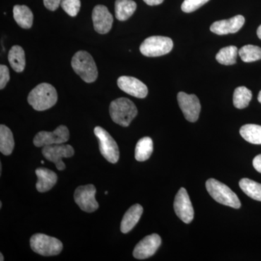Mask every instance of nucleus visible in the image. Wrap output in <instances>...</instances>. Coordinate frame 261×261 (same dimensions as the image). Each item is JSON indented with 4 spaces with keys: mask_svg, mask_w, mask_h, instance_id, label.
<instances>
[{
    "mask_svg": "<svg viewBox=\"0 0 261 261\" xmlns=\"http://www.w3.org/2000/svg\"><path fill=\"white\" fill-rule=\"evenodd\" d=\"M58 101V93L51 84L42 83L31 91L28 102L34 110L44 111L53 108Z\"/></svg>",
    "mask_w": 261,
    "mask_h": 261,
    "instance_id": "nucleus-1",
    "label": "nucleus"
},
{
    "mask_svg": "<svg viewBox=\"0 0 261 261\" xmlns=\"http://www.w3.org/2000/svg\"><path fill=\"white\" fill-rule=\"evenodd\" d=\"M109 111L113 122L123 127L129 126L138 114L135 103L125 97L118 98L111 102Z\"/></svg>",
    "mask_w": 261,
    "mask_h": 261,
    "instance_id": "nucleus-2",
    "label": "nucleus"
},
{
    "mask_svg": "<svg viewBox=\"0 0 261 261\" xmlns=\"http://www.w3.org/2000/svg\"><path fill=\"white\" fill-rule=\"evenodd\" d=\"M71 66L75 73L87 83H93L97 80V65L92 56L87 51H77L72 58Z\"/></svg>",
    "mask_w": 261,
    "mask_h": 261,
    "instance_id": "nucleus-3",
    "label": "nucleus"
},
{
    "mask_svg": "<svg viewBox=\"0 0 261 261\" xmlns=\"http://www.w3.org/2000/svg\"><path fill=\"white\" fill-rule=\"evenodd\" d=\"M205 185L207 192L216 202L233 208L238 209L241 207L238 195L224 184L214 178H210L206 181Z\"/></svg>",
    "mask_w": 261,
    "mask_h": 261,
    "instance_id": "nucleus-4",
    "label": "nucleus"
},
{
    "mask_svg": "<svg viewBox=\"0 0 261 261\" xmlns=\"http://www.w3.org/2000/svg\"><path fill=\"white\" fill-rule=\"evenodd\" d=\"M33 251L43 256L59 255L63 248V243L58 239L44 233H35L30 240Z\"/></svg>",
    "mask_w": 261,
    "mask_h": 261,
    "instance_id": "nucleus-5",
    "label": "nucleus"
},
{
    "mask_svg": "<svg viewBox=\"0 0 261 261\" xmlns=\"http://www.w3.org/2000/svg\"><path fill=\"white\" fill-rule=\"evenodd\" d=\"M173 42L169 37L152 36L147 38L140 45V51L147 57H159L172 50Z\"/></svg>",
    "mask_w": 261,
    "mask_h": 261,
    "instance_id": "nucleus-6",
    "label": "nucleus"
},
{
    "mask_svg": "<svg viewBox=\"0 0 261 261\" xmlns=\"http://www.w3.org/2000/svg\"><path fill=\"white\" fill-rule=\"evenodd\" d=\"M94 135L99 142V150L108 162L116 163L120 158L119 148L111 135L100 126L94 128Z\"/></svg>",
    "mask_w": 261,
    "mask_h": 261,
    "instance_id": "nucleus-7",
    "label": "nucleus"
},
{
    "mask_svg": "<svg viewBox=\"0 0 261 261\" xmlns=\"http://www.w3.org/2000/svg\"><path fill=\"white\" fill-rule=\"evenodd\" d=\"M69 130L67 126L61 125L53 132H39L33 140L34 145L37 147L45 146L60 145L68 142L69 140Z\"/></svg>",
    "mask_w": 261,
    "mask_h": 261,
    "instance_id": "nucleus-8",
    "label": "nucleus"
},
{
    "mask_svg": "<svg viewBox=\"0 0 261 261\" xmlns=\"http://www.w3.org/2000/svg\"><path fill=\"white\" fill-rule=\"evenodd\" d=\"M74 149L69 145H53L43 147L42 154L46 159L56 164L57 169L63 171L66 166L63 159L74 155Z\"/></svg>",
    "mask_w": 261,
    "mask_h": 261,
    "instance_id": "nucleus-9",
    "label": "nucleus"
},
{
    "mask_svg": "<svg viewBox=\"0 0 261 261\" xmlns=\"http://www.w3.org/2000/svg\"><path fill=\"white\" fill-rule=\"evenodd\" d=\"M96 187L93 185L77 187L74 192L75 203L84 212L93 213L99 208V204L95 199Z\"/></svg>",
    "mask_w": 261,
    "mask_h": 261,
    "instance_id": "nucleus-10",
    "label": "nucleus"
},
{
    "mask_svg": "<svg viewBox=\"0 0 261 261\" xmlns=\"http://www.w3.org/2000/svg\"><path fill=\"white\" fill-rule=\"evenodd\" d=\"M177 99L179 107L187 121L192 123L197 121L201 111L200 100L197 96L181 92L178 94Z\"/></svg>",
    "mask_w": 261,
    "mask_h": 261,
    "instance_id": "nucleus-11",
    "label": "nucleus"
},
{
    "mask_svg": "<svg viewBox=\"0 0 261 261\" xmlns=\"http://www.w3.org/2000/svg\"><path fill=\"white\" fill-rule=\"evenodd\" d=\"M176 216L185 224H190L194 219V209L188 193L185 188H181L173 202Z\"/></svg>",
    "mask_w": 261,
    "mask_h": 261,
    "instance_id": "nucleus-12",
    "label": "nucleus"
},
{
    "mask_svg": "<svg viewBox=\"0 0 261 261\" xmlns=\"http://www.w3.org/2000/svg\"><path fill=\"white\" fill-rule=\"evenodd\" d=\"M161 245V238L159 234L152 233L148 235L136 245L133 252L134 257L139 260L149 258L159 250Z\"/></svg>",
    "mask_w": 261,
    "mask_h": 261,
    "instance_id": "nucleus-13",
    "label": "nucleus"
},
{
    "mask_svg": "<svg viewBox=\"0 0 261 261\" xmlns=\"http://www.w3.org/2000/svg\"><path fill=\"white\" fill-rule=\"evenodd\" d=\"M117 84L122 91L133 97L143 99L148 94L147 86L135 77L123 75L118 78Z\"/></svg>",
    "mask_w": 261,
    "mask_h": 261,
    "instance_id": "nucleus-14",
    "label": "nucleus"
},
{
    "mask_svg": "<svg viewBox=\"0 0 261 261\" xmlns=\"http://www.w3.org/2000/svg\"><path fill=\"white\" fill-rule=\"evenodd\" d=\"M92 20L94 30L99 34H107L112 28L113 15L105 5H98L94 7L92 11Z\"/></svg>",
    "mask_w": 261,
    "mask_h": 261,
    "instance_id": "nucleus-15",
    "label": "nucleus"
},
{
    "mask_svg": "<svg viewBox=\"0 0 261 261\" xmlns=\"http://www.w3.org/2000/svg\"><path fill=\"white\" fill-rule=\"evenodd\" d=\"M245 18L241 15H236L227 20L214 22L211 25V31L217 35L234 34L242 29L245 23Z\"/></svg>",
    "mask_w": 261,
    "mask_h": 261,
    "instance_id": "nucleus-16",
    "label": "nucleus"
},
{
    "mask_svg": "<svg viewBox=\"0 0 261 261\" xmlns=\"http://www.w3.org/2000/svg\"><path fill=\"white\" fill-rule=\"evenodd\" d=\"M35 172L38 178L36 185L38 192L49 191L56 185L58 176L54 171L45 168H39L36 170Z\"/></svg>",
    "mask_w": 261,
    "mask_h": 261,
    "instance_id": "nucleus-17",
    "label": "nucleus"
},
{
    "mask_svg": "<svg viewBox=\"0 0 261 261\" xmlns=\"http://www.w3.org/2000/svg\"><path fill=\"white\" fill-rule=\"evenodd\" d=\"M143 214V207L140 204H135L126 211L121 221V231L122 233H126L133 229L140 221L141 216Z\"/></svg>",
    "mask_w": 261,
    "mask_h": 261,
    "instance_id": "nucleus-18",
    "label": "nucleus"
},
{
    "mask_svg": "<svg viewBox=\"0 0 261 261\" xmlns=\"http://www.w3.org/2000/svg\"><path fill=\"white\" fill-rule=\"evenodd\" d=\"M13 17L19 27L25 29L32 27L34 15L32 10L25 5H15L13 8Z\"/></svg>",
    "mask_w": 261,
    "mask_h": 261,
    "instance_id": "nucleus-19",
    "label": "nucleus"
},
{
    "mask_svg": "<svg viewBox=\"0 0 261 261\" xmlns=\"http://www.w3.org/2000/svg\"><path fill=\"white\" fill-rule=\"evenodd\" d=\"M137 7L133 0H116L115 3L116 18L121 21L128 20L135 13Z\"/></svg>",
    "mask_w": 261,
    "mask_h": 261,
    "instance_id": "nucleus-20",
    "label": "nucleus"
},
{
    "mask_svg": "<svg viewBox=\"0 0 261 261\" xmlns=\"http://www.w3.org/2000/svg\"><path fill=\"white\" fill-rule=\"evenodd\" d=\"M8 61L12 68L17 73H21L25 67V51L18 45L12 47L8 53Z\"/></svg>",
    "mask_w": 261,
    "mask_h": 261,
    "instance_id": "nucleus-21",
    "label": "nucleus"
},
{
    "mask_svg": "<svg viewBox=\"0 0 261 261\" xmlns=\"http://www.w3.org/2000/svg\"><path fill=\"white\" fill-rule=\"evenodd\" d=\"M15 147V141L11 130L5 125L0 126V152L4 155H10Z\"/></svg>",
    "mask_w": 261,
    "mask_h": 261,
    "instance_id": "nucleus-22",
    "label": "nucleus"
},
{
    "mask_svg": "<svg viewBox=\"0 0 261 261\" xmlns=\"http://www.w3.org/2000/svg\"><path fill=\"white\" fill-rule=\"evenodd\" d=\"M153 152V142L150 137L141 139L136 145L135 159L137 161L143 162L150 158Z\"/></svg>",
    "mask_w": 261,
    "mask_h": 261,
    "instance_id": "nucleus-23",
    "label": "nucleus"
},
{
    "mask_svg": "<svg viewBox=\"0 0 261 261\" xmlns=\"http://www.w3.org/2000/svg\"><path fill=\"white\" fill-rule=\"evenodd\" d=\"M240 135L244 140L254 145H261V126L246 124L241 127Z\"/></svg>",
    "mask_w": 261,
    "mask_h": 261,
    "instance_id": "nucleus-24",
    "label": "nucleus"
},
{
    "mask_svg": "<svg viewBox=\"0 0 261 261\" xmlns=\"http://www.w3.org/2000/svg\"><path fill=\"white\" fill-rule=\"evenodd\" d=\"M240 187L248 197L261 202V184L245 178L240 181Z\"/></svg>",
    "mask_w": 261,
    "mask_h": 261,
    "instance_id": "nucleus-25",
    "label": "nucleus"
},
{
    "mask_svg": "<svg viewBox=\"0 0 261 261\" xmlns=\"http://www.w3.org/2000/svg\"><path fill=\"white\" fill-rule=\"evenodd\" d=\"M252 97V92L250 89L245 87H238L233 92V106L238 109H244L249 106Z\"/></svg>",
    "mask_w": 261,
    "mask_h": 261,
    "instance_id": "nucleus-26",
    "label": "nucleus"
},
{
    "mask_svg": "<svg viewBox=\"0 0 261 261\" xmlns=\"http://www.w3.org/2000/svg\"><path fill=\"white\" fill-rule=\"evenodd\" d=\"M239 55L238 47L235 46H228L222 48L216 56V61L220 64L231 65L236 63L237 57Z\"/></svg>",
    "mask_w": 261,
    "mask_h": 261,
    "instance_id": "nucleus-27",
    "label": "nucleus"
},
{
    "mask_svg": "<svg viewBox=\"0 0 261 261\" xmlns=\"http://www.w3.org/2000/svg\"><path fill=\"white\" fill-rule=\"evenodd\" d=\"M239 56L245 63H251L261 59V48L255 45H245L239 50Z\"/></svg>",
    "mask_w": 261,
    "mask_h": 261,
    "instance_id": "nucleus-28",
    "label": "nucleus"
},
{
    "mask_svg": "<svg viewBox=\"0 0 261 261\" xmlns=\"http://www.w3.org/2000/svg\"><path fill=\"white\" fill-rule=\"evenodd\" d=\"M61 6L67 14L75 17L80 12L81 2L80 0H62Z\"/></svg>",
    "mask_w": 261,
    "mask_h": 261,
    "instance_id": "nucleus-29",
    "label": "nucleus"
},
{
    "mask_svg": "<svg viewBox=\"0 0 261 261\" xmlns=\"http://www.w3.org/2000/svg\"><path fill=\"white\" fill-rule=\"evenodd\" d=\"M209 0H185L181 5L182 11L190 13L206 4Z\"/></svg>",
    "mask_w": 261,
    "mask_h": 261,
    "instance_id": "nucleus-30",
    "label": "nucleus"
},
{
    "mask_svg": "<svg viewBox=\"0 0 261 261\" xmlns=\"http://www.w3.org/2000/svg\"><path fill=\"white\" fill-rule=\"evenodd\" d=\"M10 81V72L8 67L5 65H0V89L6 87Z\"/></svg>",
    "mask_w": 261,
    "mask_h": 261,
    "instance_id": "nucleus-31",
    "label": "nucleus"
},
{
    "mask_svg": "<svg viewBox=\"0 0 261 261\" xmlns=\"http://www.w3.org/2000/svg\"><path fill=\"white\" fill-rule=\"evenodd\" d=\"M44 6L51 11H55L59 8L61 4L62 0H43Z\"/></svg>",
    "mask_w": 261,
    "mask_h": 261,
    "instance_id": "nucleus-32",
    "label": "nucleus"
},
{
    "mask_svg": "<svg viewBox=\"0 0 261 261\" xmlns=\"http://www.w3.org/2000/svg\"><path fill=\"white\" fill-rule=\"evenodd\" d=\"M252 164H253V167L257 171L261 173V154L257 155L252 161Z\"/></svg>",
    "mask_w": 261,
    "mask_h": 261,
    "instance_id": "nucleus-33",
    "label": "nucleus"
},
{
    "mask_svg": "<svg viewBox=\"0 0 261 261\" xmlns=\"http://www.w3.org/2000/svg\"><path fill=\"white\" fill-rule=\"evenodd\" d=\"M164 0H144L146 4L149 5V6H155L162 4Z\"/></svg>",
    "mask_w": 261,
    "mask_h": 261,
    "instance_id": "nucleus-34",
    "label": "nucleus"
},
{
    "mask_svg": "<svg viewBox=\"0 0 261 261\" xmlns=\"http://www.w3.org/2000/svg\"><path fill=\"white\" fill-rule=\"evenodd\" d=\"M257 35L259 39H261V25L258 27V29H257Z\"/></svg>",
    "mask_w": 261,
    "mask_h": 261,
    "instance_id": "nucleus-35",
    "label": "nucleus"
},
{
    "mask_svg": "<svg viewBox=\"0 0 261 261\" xmlns=\"http://www.w3.org/2000/svg\"><path fill=\"white\" fill-rule=\"evenodd\" d=\"M257 99H258L259 102L261 104V91L259 92L258 97H257Z\"/></svg>",
    "mask_w": 261,
    "mask_h": 261,
    "instance_id": "nucleus-36",
    "label": "nucleus"
},
{
    "mask_svg": "<svg viewBox=\"0 0 261 261\" xmlns=\"http://www.w3.org/2000/svg\"><path fill=\"white\" fill-rule=\"evenodd\" d=\"M4 260H5L4 256H3V253H2V252H1V253H0V260L3 261Z\"/></svg>",
    "mask_w": 261,
    "mask_h": 261,
    "instance_id": "nucleus-37",
    "label": "nucleus"
},
{
    "mask_svg": "<svg viewBox=\"0 0 261 261\" xmlns=\"http://www.w3.org/2000/svg\"><path fill=\"white\" fill-rule=\"evenodd\" d=\"M2 206H3V203H2V202H0V208H2Z\"/></svg>",
    "mask_w": 261,
    "mask_h": 261,
    "instance_id": "nucleus-38",
    "label": "nucleus"
},
{
    "mask_svg": "<svg viewBox=\"0 0 261 261\" xmlns=\"http://www.w3.org/2000/svg\"><path fill=\"white\" fill-rule=\"evenodd\" d=\"M41 163H42V164H44V161H41Z\"/></svg>",
    "mask_w": 261,
    "mask_h": 261,
    "instance_id": "nucleus-39",
    "label": "nucleus"
},
{
    "mask_svg": "<svg viewBox=\"0 0 261 261\" xmlns=\"http://www.w3.org/2000/svg\"><path fill=\"white\" fill-rule=\"evenodd\" d=\"M105 194H106V195H108V191H106V192H105Z\"/></svg>",
    "mask_w": 261,
    "mask_h": 261,
    "instance_id": "nucleus-40",
    "label": "nucleus"
}]
</instances>
